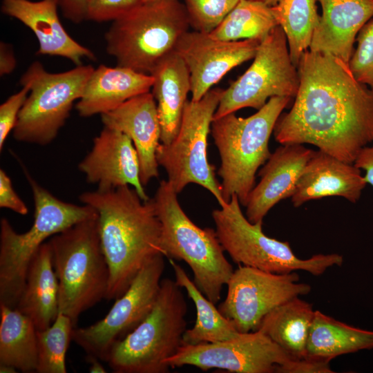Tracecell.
Instances as JSON below:
<instances>
[{"instance_id": "6da1fadb", "label": "cell", "mask_w": 373, "mask_h": 373, "mask_svg": "<svg viewBox=\"0 0 373 373\" xmlns=\"http://www.w3.org/2000/svg\"><path fill=\"white\" fill-rule=\"evenodd\" d=\"M297 68L298 92L276 123V140L309 144L354 164L373 144V87L357 81L348 64L330 54L307 50Z\"/></svg>"}, {"instance_id": "7a4b0ae2", "label": "cell", "mask_w": 373, "mask_h": 373, "mask_svg": "<svg viewBox=\"0 0 373 373\" xmlns=\"http://www.w3.org/2000/svg\"><path fill=\"white\" fill-rule=\"evenodd\" d=\"M79 199L97 213L102 249L109 269L105 299L116 300L149 260L164 255L162 226L153 200H143L129 185L86 191Z\"/></svg>"}, {"instance_id": "3957f363", "label": "cell", "mask_w": 373, "mask_h": 373, "mask_svg": "<svg viewBox=\"0 0 373 373\" xmlns=\"http://www.w3.org/2000/svg\"><path fill=\"white\" fill-rule=\"evenodd\" d=\"M291 99L273 97L249 117L233 113L213 120L211 133L221 159L218 173L226 203L236 195L245 207L257 171L271 155L269 141L276 123Z\"/></svg>"}, {"instance_id": "277c9868", "label": "cell", "mask_w": 373, "mask_h": 373, "mask_svg": "<svg viewBox=\"0 0 373 373\" xmlns=\"http://www.w3.org/2000/svg\"><path fill=\"white\" fill-rule=\"evenodd\" d=\"M24 172L33 195V224L19 233L8 219L0 222V305L11 308H16L30 262L46 240L97 213L88 204L58 199Z\"/></svg>"}, {"instance_id": "5b68a950", "label": "cell", "mask_w": 373, "mask_h": 373, "mask_svg": "<svg viewBox=\"0 0 373 373\" xmlns=\"http://www.w3.org/2000/svg\"><path fill=\"white\" fill-rule=\"evenodd\" d=\"M58 280L59 313L75 327L79 316L106 298L109 269L103 253L98 216L82 220L48 241Z\"/></svg>"}, {"instance_id": "8992f818", "label": "cell", "mask_w": 373, "mask_h": 373, "mask_svg": "<svg viewBox=\"0 0 373 373\" xmlns=\"http://www.w3.org/2000/svg\"><path fill=\"white\" fill-rule=\"evenodd\" d=\"M171 183L162 180L152 198L161 222V246L169 259L185 262L193 274V282L213 303L218 304L224 285L233 269L216 230L202 229L184 213Z\"/></svg>"}, {"instance_id": "52a82bcc", "label": "cell", "mask_w": 373, "mask_h": 373, "mask_svg": "<svg viewBox=\"0 0 373 373\" xmlns=\"http://www.w3.org/2000/svg\"><path fill=\"white\" fill-rule=\"evenodd\" d=\"M189 27L180 0L144 1L113 21L104 36L106 52L117 66L151 75Z\"/></svg>"}, {"instance_id": "ba28073f", "label": "cell", "mask_w": 373, "mask_h": 373, "mask_svg": "<svg viewBox=\"0 0 373 373\" xmlns=\"http://www.w3.org/2000/svg\"><path fill=\"white\" fill-rule=\"evenodd\" d=\"M187 303L175 280L162 279L149 315L111 350L106 362L115 373H166V360L183 344Z\"/></svg>"}, {"instance_id": "9c48e42d", "label": "cell", "mask_w": 373, "mask_h": 373, "mask_svg": "<svg viewBox=\"0 0 373 373\" xmlns=\"http://www.w3.org/2000/svg\"><path fill=\"white\" fill-rule=\"evenodd\" d=\"M211 215L224 251L239 265L276 274L301 270L318 276L332 267L343 265V257L338 254L298 258L288 242L267 236L262 231V222L252 223L247 218L236 195Z\"/></svg>"}, {"instance_id": "30bf717a", "label": "cell", "mask_w": 373, "mask_h": 373, "mask_svg": "<svg viewBox=\"0 0 373 373\" xmlns=\"http://www.w3.org/2000/svg\"><path fill=\"white\" fill-rule=\"evenodd\" d=\"M94 69L91 65H81L51 73L39 61L32 63L19 79L21 86H29L30 94L19 113L13 137L41 146L51 143L64 126L74 102L82 96Z\"/></svg>"}, {"instance_id": "8fae6325", "label": "cell", "mask_w": 373, "mask_h": 373, "mask_svg": "<svg viewBox=\"0 0 373 373\" xmlns=\"http://www.w3.org/2000/svg\"><path fill=\"white\" fill-rule=\"evenodd\" d=\"M224 89L212 88L198 101H187L176 137L169 144L160 143L156 152L162 166L178 194L190 183L205 188L219 206L224 202L215 174L216 167L207 157L208 135Z\"/></svg>"}, {"instance_id": "7c38bea8", "label": "cell", "mask_w": 373, "mask_h": 373, "mask_svg": "<svg viewBox=\"0 0 373 373\" xmlns=\"http://www.w3.org/2000/svg\"><path fill=\"white\" fill-rule=\"evenodd\" d=\"M299 82L286 35L276 26L260 41L251 65L224 90L213 119L247 107L259 110L273 97H295Z\"/></svg>"}, {"instance_id": "4fadbf2b", "label": "cell", "mask_w": 373, "mask_h": 373, "mask_svg": "<svg viewBox=\"0 0 373 373\" xmlns=\"http://www.w3.org/2000/svg\"><path fill=\"white\" fill-rule=\"evenodd\" d=\"M164 257L159 254L149 260L102 320L73 328L72 340L87 354L106 362L113 346L149 315L160 292Z\"/></svg>"}, {"instance_id": "5bb4252c", "label": "cell", "mask_w": 373, "mask_h": 373, "mask_svg": "<svg viewBox=\"0 0 373 373\" xmlns=\"http://www.w3.org/2000/svg\"><path fill=\"white\" fill-rule=\"evenodd\" d=\"M299 280L296 271L276 274L239 265L227 284V296L218 309L239 332L256 331L275 307L311 291V286Z\"/></svg>"}, {"instance_id": "9a60e30c", "label": "cell", "mask_w": 373, "mask_h": 373, "mask_svg": "<svg viewBox=\"0 0 373 373\" xmlns=\"http://www.w3.org/2000/svg\"><path fill=\"white\" fill-rule=\"evenodd\" d=\"M291 359L286 351L258 329L217 343L182 344L165 364L169 368L191 365L202 371L274 373L278 365Z\"/></svg>"}, {"instance_id": "2e32d148", "label": "cell", "mask_w": 373, "mask_h": 373, "mask_svg": "<svg viewBox=\"0 0 373 373\" xmlns=\"http://www.w3.org/2000/svg\"><path fill=\"white\" fill-rule=\"evenodd\" d=\"M261 41H227L195 30L184 34L174 51L189 71L191 100H200L229 71L254 59Z\"/></svg>"}, {"instance_id": "e0dca14e", "label": "cell", "mask_w": 373, "mask_h": 373, "mask_svg": "<svg viewBox=\"0 0 373 373\" xmlns=\"http://www.w3.org/2000/svg\"><path fill=\"white\" fill-rule=\"evenodd\" d=\"M78 168L98 190L129 185L143 200L149 199L141 182L137 152L131 138L119 131L104 126Z\"/></svg>"}, {"instance_id": "ac0fdd59", "label": "cell", "mask_w": 373, "mask_h": 373, "mask_svg": "<svg viewBox=\"0 0 373 373\" xmlns=\"http://www.w3.org/2000/svg\"><path fill=\"white\" fill-rule=\"evenodd\" d=\"M314 152L303 144H286L271 153L258 173L260 180L251 191L245 205L246 217L251 222H262L274 205L293 195Z\"/></svg>"}, {"instance_id": "d6986e66", "label": "cell", "mask_w": 373, "mask_h": 373, "mask_svg": "<svg viewBox=\"0 0 373 373\" xmlns=\"http://www.w3.org/2000/svg\"><path fill=\"white\" fill-rule=\"evenodd\" d=\"M101 119L104 126L119 131L132 140L139 157L143 186L158 178L156 152L160 144L161 127L152 93L129 99L115 109L101 114Z\"/></svg>"}, {"instance_id": "ffe728a7", "label": "cell", "mask_w": 373, "mask_h": 373, "mask_svg": "<svg viewBox=\"0 0 373 373\" xmlns=\"http://www.w3.org/2000/svg\"><path fill=\"white\" fill-rule=\"evenodd\" d=\"M57 0H2L3 14L28 27L39 41L37 55L59 56L83 65L87 58L95 61L94 53L74 40L66 31L57 14Z\"/></svg>"}, {"instance_id": "44dd1931", "label": "cell", "mask_w": 373, "mask_h": 373, "mask_svg": "<svg viewBox=\"0 0 373 373\" xmlns=\"http://www.w3.org/2000/svg\"><path fill=\"white\" fill-rule=\"evenodd\" d=\"M366 185L361 170L354 164L318 150L306 164L291 200L295 207L329 196L356 203Z\"/></svg>"}, {"instance_id": "7402d4cb", "label": "cell", "mask_w": 373, "mask_h": 373, "mask_svg": "<svg viewBox=\"0 0 373 373\" xmlns=\"http://www.w3.org/2000/svg\"><path fill=\"white\" fill-rule=\"evenodd\" d=\"M322 15L309 50L332 55L346 63L362 27L373 17V0H318Z\"/></svg>"}, {"instance_id": "603a6c76", "label": "cell", "mask_w": 373, "mask_h": 373, "mask_svg": "<svg viewBox=\"0 0 373 373\" xmlns=\"http://www.w3.org/2000/svg\"><path fill=\"white\" fill-rule=\"evenodd\" d=\"M151 75L117 66L95 68L75 108L81 117L109 112L129 99L150 92Z\"/></svg>"}, {"instance_id": "cb8c5ba5", "label": "cell", "mask_w": 373, "mask_h": 373, "mask_svg": "<svg viewBox=\"0 0 373 373\" xmlns=\"http://www.w3.org/2000/svg\"><path fill=\"white\" fill-rule=\"evenodd\" d=\"M151 75V93L155 99L161 127L160 142L170 144L176 137L191 92L190 75L182 58L175 52L166 55Z\"/></svg>"}, {"instance_id": "d4e9b609", "label": "cell", "mask_w": 373, "mask_h": 373, "mask_svg": "<svg viewBox=\"0 0 373 373\" xmlns=\"http://www.w3.org/2000/svg\"><path fill=\"white\" fill-rule=\"evenodd\" d=\"M58 291L50 246L46 242L30 262L16 309L32 320L37 330H44L59 314Z\"/></svg>"}, {"instance_id": "484cf974", "label": "cell", "mask_w": 373, "mask_h": 373, "mask_svg": "<svg viewBox=\"0 0 373 373\" xmlns=\"http://www.w3.org/2000/svg\"><path fill=\"white\" fill-rule=\"evenodd\" d=\"M373 348V331L363 329L315 310L305 357L331 361L334 358Z\"/></svg>"}, {"instance_id": "4316f807", "label": "cell", "mask_w": 373, "mask_h": 373, "mask_svg": "<svg viewBox=\"0 0 373 373\" xmlns=\"http://www.w3.org/2000/svg\"><path fill=\"white\" fill-rule=\"evenodd\" d=\"M314 314L312 305L297 296L269 312L258 329L269 336L292 358H303L306 354L309 332Z\"/></svg>"}, {"instance_id": "83f0119b", "label": "cell", "mask_w": 373, "mask_h": 373, "mask_svg": "<svg viewBox=\"0 0 373 373\" xmlns=\"http://www.w3.org/2000/svg\"><path fill=\"white\" fill-rule=\"evenodd\" d=\"M0 364L21 372H36L37 329L32 320L16 308L0 305Z\"/></svg>"}, {"instance_id": "f1b7e54d", "label": "cell", "mask_w": 373, "mask_h": 373, "mask_svg": "<svg viewBox=\"0 0 373 373\" xmlns=\"http://www.w3.org/2000/svg\"><path fill=\"white\" fill-rule=\"evenodd\" d=\"M175 280L184 288L193 300L196 309V319L192 328L186 329L183 336V344L195 345L217 343L236 338L239 332L198 288L184 269L174 260L169 259Z\"/></svg>"}, {"instance_id": "f546056e", "label": "cell", "mask_w": 373, "mask_h": 373, "mask_svg": "<svg viewBox=\"0 0 373 373\" xmlns=\"http://www.w3.org/2000/svg\"><path fill=\"white\" fill-rule=\"evenodd\" d=\"M318 0H278L271 6L278 26L283 30L292 63L298 66L300 57L309 48L320 15Z\"/></svg>"}, {"instance_id": "4dcf8cb0", "label": "cell", "mask_w": 373, "mask_h": 373, "mask_svg": "<svg viewBox=\"0 0 373 373\" xmlns=\"http://www.w3.org/2000/svg\"><path fill=\"white\" fill-rule=\"evenodd\" d=\"M278 26L271 6L254 0H240L221 23L209 35L218 40H262Z\"/></svg>"}, {"instance_id": "1f68e13d", "label": "cell", "mask_w": 373, "mask_h": 373, "mask_svg": "<svg viewBox=\"0 0 373 373\" xmlns=\"http://www.w3.org/2000/svg\"><path fill=\"white\" fill-rule=\"evenodd\" d=\"M74 327L68 316L59 313L50 327L37 330L38 365L36 372H66V354Z\"/></svg>"}, {"instance_id": "d6a6232c", "label": "cell", "mask_w": 373, "mask_h": 373, "mask_svg": "<svg viewBox=\"0 0 373 373\" xmlns=\"http://www.w3.org/2000/svg\"><path fill=\"white\" fill-rule=\"evenodd\" d=\"M240 0H184L190 26L209 34L217 28Z\"/></svg>"}, {"instance_id": "836d02e7", "label": "cell", "mask_w": 373, "mask_h": 373, "mask_svg": "<svg viewBox=\"0 0 373 373\" xmlns=\"http://www.w3.org/2000/svg\"><path fill=\"white\" fill-rule=\"evenodd\" d=\"M357 47L349 61L350 69L359 82L373 87V19L358 32Z\"/></svg>"}, {"instance_id": "e575fe53", "label": "cell", "mask_w": 373, "mask_h": 373, "mask_svg": "<svg viewBox=\"0 0 373 373\" xmlns=\"http://www.w3.org/2000/svg\"><path fill=\"white\" fill-rule=\"evenodd\" d=\"M142 2V0H90L86 20L113 21Z\"/></svg>"}, {"instance_id": "d590c367", "label": "cell", "mask_w": 373, "mask_h": 373, "mask_svg": "<svg viewBox=\"0 0 373 373\" xmlns=\"http://www.w3.org/2000/svg\"><path fill=\"white\" fill-rule=\"evenodd\" d=\"M30 88L23 85L17 93L10 96L0 106V151L4 146L5 141L9 133L13 131L19 113L27 99Z\"/></svg>"}, {"instance_id": "8d00e7d4", "label": "cell", "mask_w": 373, "mask_h": 373, "mask_svg": "<svg viewBox=\"0 0 373 373\" xmlns=\"http://www.w3.org/2000/svg\"><path fill=\"white\" fill-rule=\"evenodd\" d=\"M330 361L308 357L292 358L278 365L276 373H332Z\"/></svg>"}, {"instance_id": "74e56055", "label": "cell", "mask_w": 373, "mask_h": 373, "mask_svg": "<svg viewBox=\"0 0 373 373\" xmlns=\"http://www.w3.org/2000/svg\"><path fill=\"white\" fill-rule=\"evenodd\" d=\"M0 207L26 216L28 209L15 191L10 177L3 169H0Z\"/></svg>"}, {"instance_id": "f35d334b", "label": "cell", "mask_w": 373, "mask_h": 373, "mask_svg": "<svg viewBox=\"0 0 373 373\" xmlns=\"http://www.w3.org/2000/svg\"><path fill=\"white\" fill-rule=\"evenodd\" d=\"M90 0H57L65 18L75 23L87 19L88 6Z\"/></svg>"}, {"instance_id": "ab89813d", "label": "cell", "mask_w": 373, "mask_h": 373, "mask_svg": "<svg viewBox=\"0 0 373 373\" xmlns=\"http://www.w3.org/2000/svg\"><path fill=\"white\" fill-rule=\"evenodd\" d=\"M354 165L365 172L364 179L373 186V144L364 147L357 155Z\"/></svg>"}, {"instance_id": "60d3db41", "label": "cell", "mask_w": 373, "mask_h": 373, "mask_svg": "<svg viewBox=\"0 0 373 373\" xmlns=\"http://www.w3.org/2000/svg\"><path fill=\"white\" fill-rule=\"evenodd\" d=\"M16 59L12 46L6 43H0V75L10 74L15 68Z\"/></svg>"}, {"instance_id": "b9f144b4", "label": "cell", "mask_w": 373, "mask_h": 373, "mask_svg": "<svg viewBox=\"0 0 373 373\" xmlns=\"http://www.w3.org/2000/svg\"><path fill=\"white\" fill-rule=\"evenodd\" d=\"M86 359L90 364L89 372L91 373H105L106 372L104 366L99 362V359L97 357L87 354Z\"/></svg>"}, {"instance_id": "7bdbcfd3", "label": "cell", "mask_w": 373, "mask_h": 373, "mask_svg": "<svg viewBox=\"0 0 373 373\" xmlns=\"http://www.w3.org/2000/svg\"><path fill=\"white\" fill-rule=\"evenodd\" d=\"M17 370L12 365L0 364L1 373H16Z\"/></svg>"}, {"instance_id": "ee69618b", "label": "cell", "mask_w": 373, "mask_h": 373, "mask_svg": "<svg viewBox=\"0 0 373 373\" xmlns=\"http://www.w3.org/2000/svg\"><path fill=\"white\" fill-rule=\"evenodd\" d=\"M254 1H261L270 6H275L278 1V0H254Z\"/></svg>"}, {"instance_id": "f6af8a7d", "label": "cell", "mask_w": 373, "mask_h": 373, "mask_svg": "<svg viewBox=\"0 0 373 373\" xmlns=\"http://www.w3.org/2000/svg\"><path fill=\"white\" fill-rule=\"evenodd\" d=\"M148 1H153V0H142L143 2Z\"/></svg>"}]
</instances>
